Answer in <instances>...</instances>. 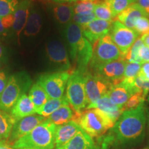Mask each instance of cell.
<instances>
[{
    "mask_svg": "<svg viewBox=\"0 0 149 149\" xmlns=\"http://www.w3.org/2000/svg\"><path fill=\"white\" fill-rule=\"evenodd\" d=\"M144 43L141 38H138L135 41L133 46L130 47L129 51L127 52L124 56V59H125L126 62H133L142 64L140 58L139 57V52L140 48L144 46Z\"/></svg>",
    "mask_w": 149,
    "mask_h": 149,
    "instance_id": "cell-31",
    "label": "cell"
},
{
    "mask_svg": "<svg viewBox=\"0 0 149 149\" xmlns=\"http://www.w3.org/2000/svg\"><path fill=\"white\" fill-rule=\"evenodd\" d=\"M32 80L25 71H20L9 76L8 83L0 97V109L10 113L11 109L22 95L32 86Z\"/></svg>",
    "mask_w": 149,
    "mask_h": 149,
    "instance_id": "cell-4",
    "label": "cell"
},
{
    "mask_svg": "<svg viewBox=\"0 0 149 149\" xmlns=\"http://www.w3.org/2000/svg\"><path fill=\"white\" fill-rule=\"evenodd\" d=\"M22 0H0V16L5 17L14 13Z\"/></svg>",
    "mask_w": 149,
    "mask_h": 149,
    "instance_id": "cell-34",
    "label": "cell"
},
{
    "mask_svg": "<svg viewBox=\"0 0 149 149\" xmlns=\"http://www.w3.org/2000/svg\"><path fill=\"white\" fill-rule=\"evenodd\" d=\"M46 119L38 114H33L16 121L10 137L6 141L12 146L17 140L29 134L39 124L44 122Z\"/></svg>",
    "mask_w": 149,
    "mask_h": 149,
    "instance_id": "cell-13",
    "label": "cell"
},
{
    "mask_svg": "<svg viewBox=\"0 0 149 149\" xmlns=\"http://www.w3.org/2000/svg\"><path fill=\"white\" fill-rule=\"evenodd\" d=\"M135 2L136 0H108V3L115 18L130 5Z\"/></svg>",
    "mask_w": 149,
    "mask_h": 149,
    "instance_id": "cell-32",
    "label": "cell"
},
{
    "mask_svg": "<svg viewBox=\"0 0 149 149\" xmlns=\"http://www.w3.org/2000/svg\"><path fill=\"white\" fill-rule=\"evenodd\" d=\"M126 61L124 58L107 63V64L100 65L94 68H90L91 72L97 74L111 81L113 85L120 84L124 79V70Z\"/></svg>",
    "mask_w": 149,
    "mask_h": 149,
    "instance_id": "cell-12",
    "label": "cell"
},
{
    "mask_svg": "<svg viewBox=\"0 0 149 149\" xmlns=\"http://www.w3.org/2000/svg\"><path fill=\"white\" fill-rule=\"evenodd\" d=\"M121 58L124 57L120 50L108 34L93 44V57L89 66L92 68Z\"/></svg>",
    "mask_w": 149,
    "mask_h": 149,
    "instance_id": "cell-7",
    "label": "cell"
},
{
    "mask_svg": "<svg viewBox=\"0 0 149 149\" xmlns=\"http://www.w3.org/2000/svg\"><path fill=\"white\" fill-rule=\"evenodd\" d=\"M91 109H97L103 111L111 119L114 124L119 120L124 112L122 108L119 107L110 100L108 95L102 97L95 103L88 105L86 110Z\"/></svg>",
    "mask_w": 149,
    "mask_h": 149,
    "instance_id": "cell-17",
    "label": "cell"
},
{
    "mask_svg": "<svg viewBox=\"0 0 149 149\" xmlns=\"http://www.w3.org/2000/svg\"><path fill=\"white\" fill-rule=\"evenodd\" d=\"M10 113L15 120L17 121L29 115L36 114V109L29 95L24 94L15 104Z\"/></svg>",
    "mask_w": 149,
    "mask_h": 149,
    "instance_id": "cell-19",
    "label": "cell"
},
{
    "mask_svg": "<svg viewBox=\"0 0 149 149\" xmlns=\"http://www.w3.org/2000/svg\"><path fill=\"white\" fill-rule=\"evenodd\" d=\"M146 122H147V128H148V133H149V109H147L146 111Z\"/></svg>",
    "mask_w": 149,
    "mask_h": 149,
    "instance_id": "cell-47",
    "label": "cell"
},
{
    "mask_svg": "<svg viewBox=\"0 0 149 149\" xmlns=\"http://www.w3.org/2000/svg\"><path fill=\"white\" fill-rule=\"evenodd\" d=\"M0 149H15L6 141H0Z\"/></svg>",
    "mask_w": 149,
    "mask_h": 149,
    "instance_id": "cell-44",
    "label": "cell"
},
{
    "mask_svg": "<svg viewBox=\"0 0 149 149\" xmlns=\"http://www.w3.org/2000/svg\"><path fill=\"white\" fill-rule=\"evenodd\" d=\"M136 3L141 7L146 17L149 18V0H136Z\"/></svg>",
    "mask_w": 149,
    "mask_h": 149,
    "instance_id": "cell-42",
    "label": "cell"
},
{
    "mask_svg": "<svg viewBox=\"0 0 149 149\" xmlns=\"http://www.w3.org/2000/svg\"><path fill=\"white\" fill-rule=\"evenodd\" d=\"M66 37L70 57L77 65V69L86 72L93 57L92 44L84 37L81 26L73 22L67 26Z\"/></svg>",
    "mask_w": 149,
    "mask_h": 149,
    "instance_id": "cell-2",
    "label": "cell"
},
{
    "mask_svg": "<svg viewBox=\"0 0 149 149\" xmlns=\"http://www.w3.org/2000/svg\"><path fill=\"white\" fill-rule=\"evenodd\" d=\"M14 23L13 14L5 17L0 16V36H5L9 29L13 27Z\"/></svg>",
    "mask_w": 149,
    "mask_h": 149,
    "instance_id": "cell-38",
    "label": "cell"
},
{
    "mask_svg": "<svg viewBox=\"0 0 149 149\" xmlns=\"http://www.w3.org/2000/svg\"><path fill=\"white\" fill-rule=\"evenodd\" d=\"M139 57L142 64L145 62H149V47L145 45L143 46L139 50Z\"/></svg>",
    "mask_w": 149,
    "mask_h": 149,
    "instance_id": "cell-41",
    "label": "cell"
},
{
    "mask_svg": "<svg viewBox=\"0 0 149 149\" xmlns=\"http://www.w3.org/2000/svg\"><path fill=\"white\" fill-rule=\"evenodd\" d=\"M141 64L139 63H126L124 74V79L122 82L128 86H133L134 80L138 76L139 70L141 69Z\"/></svg>",
    "mask_w": 149,
    "mask_h": 149,
    "instance_id": "cell-29",
    "label": "cell"
},
{
    "mask_svg": "<svg viewBox=\"0 0 149 149\" xmlns=\"http://www.w3.org/2000/svg\"><path fill=\"white\" fill-rule=\"evenodd\" d=\"M78 1H94L95 0H78Z\"/></svg>",
    "mask_w": 149,
    "mask_h": 149,
    "instance_id": "cell-48",
    "label": "cell"
},
{
    "mask_svg": "<svg viewBox=\"0 0 149 149\" xmlns=\"http://www.w3.org/2000/svg\"><path fill=\"white\" fill-rule=\"evenodd\" d=\"M42 16L36 8H31L29 19L24 30L26 37H34L40 33L42 28Z\"/></svg>",
    "mask_w": 149,
    "mask_h": 149,
    "instance_id": "cell-24",
    "label": "cell"
},
{
    "mask_svg": "<svg viewBox=\"0 0 149 149\" xmlns=\"http://www.w3.org/2000/svg\"><path fill=\"white\" fill-rule=\"evenodd\" d=\"M74 115V111H72L69 104H67L56 110L46 118V120L55 124L56 126H59L73 120Z\"/></svg>",
    "mask_w": 149,
    "mask_h": 149,
    "instance_id": "cell-23",
    "label": "cell"
},
{
    "mask_svg": "<svg viewBox=\"0 0 149 149\" xmlns=\"http://www.w3.org/2000/svg\"><path fill=\"white\" fill-rule=\"evenodd\" d=\"M15 149H35V148H15Z\"/></svg>",
    "mask_w": 149,
    "mask_h": 149,
    "instance_id": "cell-49",
    "label": "cell"
},
{
    "mask_svg": "<svg viewBox=\"0 0 149 149\" xmlns=\"http://www.w3.org/2000/svg\"><path fill=\"white\" fill-rule=\"evenodd\" d=\"M113 22H108L95 19L93 22L81 27L83 34L91 44L102 38L111 31Z\"/></svg>",
    "mask_w": 149,
    "mask_h": 149,
    "instance_id": "cell-14",
    "label": "cell"
},
{
    "mask_svg": "<svg viewBox=\"0 0 149 149\" xmlns=\"http://www.w3.org/2000/svg\"><path fill=\"white\" fill-rule=\"evenodd\" d=\"M146 113L144 104L123 112L109 132L122 148L137 146L145 137Z\"/></svg>",
    "mask_w": 149,
    "mask_h": 149,
    "instance_id": "cell-1",
    "label": "cell"
},
{
    "mask_svg": "<svg viewBox=\"0 0 149 149\" xmlns=\"http://www.w3.org/2000/svg\"><path fill=\"white\" fill-rule=\"evenodd\" d=\"M7 61V53L4 47L0 44V63Z\"/></svg>",
    "mask_w": 149,
    "mask_h": 149,
    "instance_id": "cell-43",
    "label": "cell"
},
{
    "mask_svg": "<svg viewBox=\"0 0 149 149\" xmlns=\"http://www.w3.org/2000/svg\"><path fill=\"white\" fill-rule=\"evenodd\" d=\"M109 34L124 57L139 37L133 29L126 27L117 20L113 22Z\"/></svg>",
    "mask_w": 149,
    "mask_h": 149,
    "instance_id": "cell-10",
    "label": "cell"
},
{
    "mask_svg": "<svg viewBox=\"0 0 149 149\" xmlns=\"http://www.w3.org/2000/svg\"><path fill=\"white\" fill-rule=\"evenodd\" d=\"M67 104H68V102L66 95L59 99H49L45 104H44L40 109L37 110L36 113L45 118H47L59 107Z\"/></svg>",
    "mask_w": 149,
    "mask_h": 149,
    "instance_id": "cell-27",
    "label": "cell"
},
{
    "mask_svg": "<svg viewBox=\"0 0 149 149\" xmlns=\"http://www.w3.org/2000/svg\"><path fill=\"white\" fill-rule=\"evenodd\" d=\"M146 95L143 92H138L133 94V95L129 98L125 105L122 107L124 111H130L137 109L139 106L144 104V100L146 97Z\"/></svg>",
    "mask_w": 149,
    "mask_h": 149,
    "instance_id": "cell-33",
    "label": "cell"
},
{
    "mask_svg": "<svg viewBox=\"0 0 149 149\" xmlns=\"http://www.w3.org/2000/svg\"><path fill=\"white\" fill-rule=\"evenodd\" d=\"M134 31L138 35H145L149 33V18L146 16L141 17L135 22Z\"/></svg>",
    "mask_w": 149,
    "mask_h": 149,
    "instance_id": "cell-37",
    "label": "cell"
},
{
    "mask_svg": "<svg viewBox=\"0 0 149 149\" xmlns=\"http://www.w3.org/2000/svg\"><path fill=\"white\" fill-rule=\"evenodd\" d=\"M53 16L62 25L70 23L74 15L73 4L69 3H55L51 8Z\"/></svg>",
    "mask_w": 149,
    "mask_h": 149,
    "instance_id": "cell-22",
    "label": "cell"
},
{
    "mask_svg": "<svg viewBox=\"0 0 149 149\" xmlns=\"http://www.w3.org/2000/svg\"><path fill=\"white\" fill-rule=\"evenodd\" d=\"M8 76L7 72L4 70H0V97L4 91L8 83Z\"/></svg>",
    "mask_w": 149,
    "mask_h": 149,
    "instance_id": "cell-40",
    "label": "cell"
},
{
    "mask_svg": "<svg viewBox=\"0 0 149 149\" xmlns=\"http://www.w3.org/2000/svg\"><path fill=\"white\" fill-rule=\"evenodd\" d=\"M16 120L12 115L0 109V141H7Z\"/></svg>",
    "mask_w": 149,
    "mask_h": 149,
    "instance_id": "cell-25",
    "label": "cell"
},
{
    "mask_svg": "<svg viewBox=\"0 0 149 149\" xmlns=\"http://www.w3.org/2000/svg\"><path fill=\"white\" fill-rule=\"evenodd\" d=\"M29 97L33 104H34L35 109L38 110L45 104L46 102L49 100V97L47 93L38 83H35L32 85L29 90Z\"/></svg>",
    "mask_w": 149,
    "mask_h": 149,
    "instance_id": "cell-26",
    "label": "cell"
},
{
    "mask_svg": "<svg viewBox=\"0 0 149 149\" xmlns=\"http://www.w3.org/2000/svg\"><path fill=\"white\" fill-rule=\"evenodd\" d=\"M140 38L141 39V40H142L144 45L149 47V33L141 35Z\"/></svg>",
    "mask_w": 149,
    "mask_h": 149,
    "instance_id": "cell-45",
    "label": "cell"
},
{
    "mask_svg": "<svg viewBox=\"0 0 149 149\" xmlns=\"http://www.w3.org/2000/svg\"><path fill=\"white\" fill-rule=\"evenodd\" d=\"M46 54L50 64L57 72L69 71L70 61L64 44L58 40H53L46 45Z\"/></svg>",
    "mask_w": 149,
    "mask_h": 149,
    "instance_id": "cell-11",
    "label": "cell"
},
{
    "mask_svg": "<svg viewBox=\"0 0 149 149\" xmlns=\"http://www.w3.org/2000/svg\"><path fill=\"white\" fill-rule=\"evenodd\" d=\"M148 103H149V95H148Z\"/></svg>",
    "mask_w": 149,
    "mask_h": 149,
    "instance_id": "cell-50",
    "label": "cell"
},
{
    "mask_svg": "<svg viewBox=\"0 0 149 149\" xmlns=\"http://www.w3.org/2000/svg\"><path fill=\"white\" fill-rule=\"evenodd\" d=\"M66 97L72 111L80 114L88 106L85 90V72L78 69L70 74L66 84Z\"/></svg>",
    "mask_w": 149,
    "mask_h": 149,
    "instance_id": "cell-6",
    "label": "cell"
},
{
    "mask_svg": "<svg viewBox=\"0 0 149 149\" xmlns=\"http://www.w3.org/2000/svg\"><path fill=\"white\" fill-rule=\"evenodd\" d=\"M31 9V0H22L13 13L14 23L12 28L19 43L20 34L25 29Z\"/></svg>",
    "mask_w": 149,
    "mask_h": 149,
    "instance_id": "cell-15",
    "label": "cell"
},
{
    "mask_svg": "<svg viewBox=\"0 0 149 149\" xmlns=\"http://www.w3.org/2000/svg\"><path fill=\"white\" fill-rule=\"evenodd\" d=\"M55 149H99L95 141L81 129L66 144Z\"/></svg>",
    "mask_w": 149,
    "mask_h": 149,
    "instance_id": "cell-16",
    "label": "cell"
},
{
    "mask_svg": "<svg viewBox=\"0 0 149 149\" xmlns=\"http://www.w3.org/2000/svg\"><path fill=\"white\" fill-rule=\"evenodd\" d=\"M93 2L95 4L93 12L97 18L108 22H114L116 20L112 13L108 0H95Z\"/></svg>",
    "mask_w": 149,
    "mask_h": 149,
    "instance_id": "cell-28",
    "label": "cell"
},
{
    "mask_svg": "<svg viewBox=\"0 0 149 149\" xmlns=\"http://www.w3.org/2000/svg\"><path fill=\"white\" fill-rule=\"evenodd\" d=\"M81 128L74 121L57 126L55 130V148L66 144Z\"/></svg>",
    "mask_w": 149,
    "mask_h": 149,
    "instance_id": "cell-18",
    "label": "cell"
},
{
    "mask_svg": "<svg viewBox=\"0 0 149 149\" xmlns=\"http://www.w3.org/2000/svg\"><path fill=\"white\" fill-rule=\"evenodd\" d=\"M70 71L47 72L40 75L37 82L45 90L50 99H59L64 96Z\"/></svg>",
    "mask_w": 149,
    "mask_h": 149,
    "instance_id": "cell-8",
    "label": "cell"
},
{
    "mask_svg": "<svg viewBox=\"0 0 149 149\" xmlns=\"http://www.w3.org/2000/svg\"><path fill=\"white\" fill-rule=\"evenodd\" d=\"M135 93V92L131 88L121 82L112 86L108 93V96L113 103L119 107L122 108L131 95Z\"/></svg>",
    "mask_w": 149,
    "mask_h": 149,
    "instance_id": "cell-21",
    "label": "cell"
},
{
    "mask_svg": "<svg viewBox=\"0 0 149 149\" xmlns=\"http://www.w3.org/2000/svg\"><path fill=\"white\" fill-rule=\"evenodd\" d=\"M96 139L99 149H123L109 131Z\"/></svg>",
    "mask_w": 149,
    "mask_h": 149,
    "instance_id": "cell-30",
    "label": "cell"
},
{
    "mask_svg": "<svg viewBox=\"0 0 149 149\" xmlns=\"http://www.w3.org/2000/svg\"><path fill=\"white\" fill-rule=\"evenodd\" d=\"M96 19L94 12L74 14L72 21L73 23L77 24L79 26L82 27L93 22Z\"/></svg>",
    "mask_w": 149,
    "mask_h": 149,
    "instance_id": "cell-35",
    "label": "cell"
},
{
    "mask_svg": "<svg viewBox=\"0 0 149 149\" xmlns=\"http://www.w3.org/2000/svg\"><path fill=\"white\" fill-rule=\"evenodd\" d=\"M95 6V4L93 1H77L73 4L74 15L84 13L93 12Z\"/></svg>",
    "mask_w": 149,
    "mask_h": 149,
    "instance_id": "cell-36",
    "label": "cell"
},
{
    "mask_svg": "<svg viewBox=\"0 0 149 149\" xmlns=\"http://www.w3.org/2000/svg\"><path fill=\"white\" fill-rule=\"evenodd\" d=\"M55 3H72L76 2L78 0H53Z\"/></svg>",
    "mask_w": 149,
    "mask_h": 149,
    "instance_id": "cell-46",
    "label": "cell"
},
{
    "mask_svg": "<svg viewBox=\"0 0 149 149\" xmlns=\"http://www.w3.org/2000/svg\"><path fill=\"white\" fill-rule=\"evenodd\" d=\"M76 123L93 138H98L106 134L115 124L105 113L97 109L84 111Z\"/></svg>",
    "mask_w": 149,
    "mask_h": 149,
    "instance_id": "cell-5",
    "label": "cell"
},
{
    "mask_svg": "<svg viewBox=\"0 0 149 149\" xmlns=\"http://www.w3.org/2000/svg\"><path fill=\"white\" fill-rule=\"evenodd\" d=\"M138 77L145 81H149V62H145L141 64Z\"/></svg>",
    "mask_w": 149,
    "mask_h": 149,
    "instance_id": "cell-39",
    "label": "cell"
},
{
    "mask_svg": "<svg viewBox=\"0 0 149 149\" xmlns=\"http://www.w3.org/2000/svg\"><path fill=\"white\" fill-rule=\"evenodd\" d=\"M113 86L111 81L87 70L85 72V90L88 105L108 95Z\"/></svg>",
    "mask_w": 149,
    "mask_h": 149,
    "instance_id": "cell-9",
    "label": "cell"
},
{
    "mask_svg": "<svg viewBox=\"0 0 149 149\" xmlns=\"http://www.w3.org/2000/svg\"><path fill=\"white\" fill-rule=\"evenodd\" d=\"M57 126L46 120L32 131L17 140L12 145L15 148L54 149Z\"/></svg>",
    "mask_w": 149,
    "mask_h": 149,
    "instance_id": "cell-3",
    "label": "cell"
},
{
    "mask_svg": "<svg viewBox=\"0 0 149 149\" xmlns=\"http://www.w3.org/2000/svg\"><path fill=\"white\" fill-rule=\"evenodd\" d=\"M146 16L142 9L137 3H133L127 8L120 13L115 19L121 22L126 27L133 29L135 22L141 17Z\"/></svg>",
    "mask_w": 149,
    "mask_h": 149,
    "instance_id": "cell-20",
    "label": "cell"
}]
</instances>
